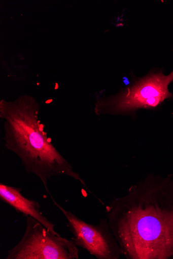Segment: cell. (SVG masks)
<instances>
[{
    "label": "cell",
    "mask_w": 173,
    "mask_h": 259,
    "mask_svg": "<svg viewBox=\"0 0 173 259\" xmlns=\"http://www.w3.org/2000/svg\"><path fill=\"white\" fill-rule=\"evenodd\" d=\"M173 82V71L165 75L152 70L145 76L134 80L132 84L117 95L98 100L94 108L97 115L133 113L140 109L155 110L166 100L173 98L168 86Z\"/></svg>",
    "instance_id": "3"
},
{
    "label": "cell",
    "mask_w": 173,
    "mask_h": 259,
    "mask_svg": "<svg viewBox=\"0 0 173 259\" xmlns=\"http://www.w3.org/2000/svg\"><path fill=\"white\" fill-rule=\"evenodd\" d=\"M38 114L37 105L32 99L23 98L14 103L1 102L6 148L20 159L27 173L41 181L49 194L47 183L53 177L67 176L87 188L80 175L74 171L70 163L47 137Z\"/></svg>",
    "instance_id": "2"
},
{
    "label": "cell",
    "mask_w": 173,
    "mask_h": 259,
    "mask_svg": "<svg viewBox=\"0 0 173 259\" xmlns=\"http://www.w3.org/2000/svg\"><path fill=\"white\" fill-rule=\"evenodd\" d=\"M172 52H173V50H172Z\"/></svg>",
    "instance_id": "7"
},
{
    "label": "cell",
    "mask_w": 173,
    "mask_h": 259,
    "mask_svg": "<svg viewBox=\"0 0 173 259\" xmlns=\"http://www.w3.org/2000/svg\"><path fill=\"white\" fill-rule=\"evenodd\" d=\"M26 217L25 232L7 253V259H79V250L68 240L49 231L31 217Z\"/></svg>",
    "instance_id": "4"
},
{
    "label": "cell",
    "mask_w": 173,
    "mask_h": 259,
    "mask_svg": "<svg viewBox=\"0 0 173 259\" xmlns=\"http://www.w3.org/2000/svg\"><path fill=\"white\" fill-rule=\"evenodd\" d=\"M107 220L127 259L173 258V179L154 175L106 206Z\"/></svg>",
    "instance_id": "1"
},
{
    "label": "cell",
    "mask_w": 173,
    "mask_h": 259,
    "mask_svg": "<svg viewBox=\"0 0 173 259\" xmlns=\"http://www.w3.org/2000/svg\"><path fill=\"white\" fill-rule=\"evenodd\" d=\"M21 191L20 188L1 183L0 199L13 207L17 212L22 213L25 217H32L49 231L57 235H60L55 230V225L43 216L38 202L26 198L21 194Z\"/></svg>",
    "instance_id": "6"
},
{
    "label": "cell",
    "mask_w": 173,
    "mask_h": 259,
    "mask_svg": "<svg viewBox=\"0 0 173 259\" xmlns=\"http://www.w3.org/2000/svg\"><path fill=\"white\" fill-rule=\"evenodd\" d=\"M51 197L67 221L72 240L78 247L87 250L98 259H119L122 256L119 245L112 233L107 219L97 225L89 224L64 208Z\"/></svg>",
    "instance_id": "5"
}]
</instances>
